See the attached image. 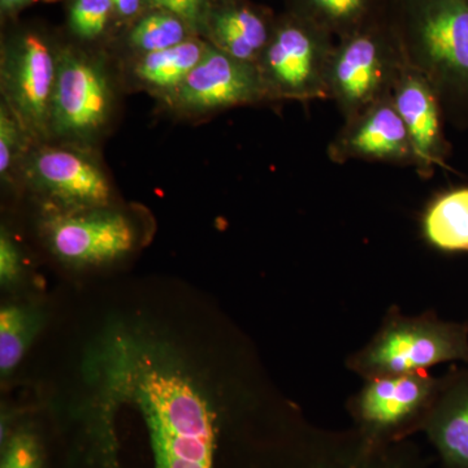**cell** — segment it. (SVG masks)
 I'll list each match as a JSON object with an SVG mask.
<instances>
[{"instance_id": "26", "label": "cell", "mask_w": 468, "mask_h": 468, "mask_svg": "<svg viewBox=\"0 0 468 468\" xmlns=\"http://www.w3.org/2000/svg\"><path fill=\"white\" fill-rule=\"evenodd\" d=\"M144 0H112L113 8L120 16L133 17L140 12Z\"/></svg>"}, {"instance_id": "18", "label": "cell", "mask_w": 468, "mask_h": 468, "mask_svg": "<svg viewBox=\"0 0 468 468\" xmlns=\"http://www.w3.org/2000/svg\"><path fill=\"white\" fill-rule=\"evenodd\" d=\"M36 326V315L27 307L8 304L0 310V371L3 377H7L20 363Z\"/></svg>"}, {"instance_id": "24", "label": "cell", "mask_w": 468, "mask_h": 468, "mask_svg": "<svg viewBox=\"0 0 468 468\" xmlns=\"http://www.w3.org/2000/svg\"><path fill=\"white\" fill-rule=\"evenodd\" d=\"M151 8L169 12L189 27H198L207 20L211 0H144Z\"/></svg>"}, {"instance_id": "22", "label": "cell", "mask_w": 468, "mask_h": 468, "mask_svg": "<svg viewBox=\"0 0 468 468\" xmlns=\"http://www.w3.org/2000/svg\"><path fill=\"white\" fill-rule=\"evenodd\" d=\"M113 9L112 0H73L69 12L70 29L86 41L95 39L106 29Z\"/></svg>"}, {"instance_id": "11", "label": "cell", "mask_w": 468, "mask_h": 468, "mask_svg": "<svg viewBox=\"0 0 468 468\" xmlns=\"http://www.w3.org/2000/svg\"><path fill=\"white\" fill-rule=\"evenodd\" d=\"M52 251L76 264H98L122 257L133 249L134 228L125 215L104 211H63L46 220Z\"/></svg>"}, {"instance_id": "27", "label": "cell", "mask_w": 468, "mask_h": 468, "mask_svg": "<svg viewBox=\"0 0 468 468\" xmlns=\"http://www.w3.org/2000/svg\"><path fill=\"white\" fill-rule=\"evenodd\" d=\"M29 2H32V0H0L2 8L5 11H12V9L23 7V5H27Z\"/></svg>"}, {"instance_id": "21", "label": "cell", "mask_w": 468, "mask_h": 468, "mask_svg": "<svg viewBox=\"0 0 468 468\" xmlns=\"http://www.w3.org/2000/svg\"><path fill=\"white\" fill-rule=\"evenodd\" d=\"M14 111L2 101L0 104V176L8 180L15 168H20L27 151L34 146Z\"/></svg>"}, {"instance_id": "13", "label": "cell", "mask_w": 468, "mask_h": 468, "mask_svg": "<svg viewBox=\"0 0 468 468\" xmlns=\"http://www.w3.org/2000/svg\"><path fill=\"white\" fill-rule=\"evenodd\" d=\"M328 156L338 165L359 159L414 167L408 131L392 95L347 119L329 144Z\"/></svg>"}, {"instance_id": "6", "label": "cell", "mask_w": 468, "mask_h": 468, "mask_svg": "<svg viewBox=\"0 0 468 468\" xmlns=\"http://www.w3.org/2000/svg\"><path fill=\"white\" fill-rule=\"evenodd\" d=\"M442 381L428 372L366 380L347 409L365 441L383 445L424 430Z\"/></svg>"}, {"instance_id": "25", "label": "cell", "mask_w": 468, "mask_h": 468, "mask_svg": "<svg viewBox=\"0 0 468 468\" xmlns=\"http://www.w3.org/2000/svg\"><path fill=\"white\" fill-rule=\"evenodd\" d=\"M21 258L16 243L12 241L7 232L2 230L0 236V279L3 284L14 282L20 273Z\"/></svg>"}, {"instance_id": "7", "label": "cell", "mask_w": 468, "mask_h": 468, "mask_svg": "<svg viewBox=\"0 0 468 468\" xmlns=\"http://www.w3.org/2000/svg\"><path fill=\"white\" fill-rule=\"evenodd\" d=\"M401 45L375 29L343 37L332 55L328 95L345 120L392 95L403 63Z\"/></svg>"}, {"instance_id": "17", "label": "cell", "mask_w": 468, "mask_h": 468, "mask_svg": "<svg viewBox=\"0 0 468 468\" xmlns=\"http://www.w3.org/2000/svg\"><path fill=\"white\" fill-rule=\"evenodd\" d=\"M421 233L436 250L468 254V185L446 190L428 203Z\"/></svg>"}, {"instance_id": "15", "label": "cell", "mask_w": 468, "mask_h": 468, "mask_svg": "<svg viewBox=\"0 0 468 468\" xmlns=\"http://www.w3.org/2000/svg\"><path fill=\"white\" fill-rule=\"evenodd\" d=\"M205 24L214 48L245 63L257 64L272 36L266 18L242 5L209 12Z\"/></svg>"}, {"instance_id": "3", "label": "cell", "mask_w": 468, "mask_h": 468, "mask_svg": "<svg viewBox=\"0 0 468 468\" xmlns=\"http://www.w3.org/2000/svg\"><path fill=\"white\" fill-rule=\"evenodd\" d=\"M449 362L468 365V323L440 319L435 311L408 316L392 306L374 337L351 354L346 366L366 381L428 372Z\"/></svg>"}, {"instance_id": "5", "label": "cell", "mask_w": 468, "mask_h": 468, "mask_svg": "<svg viewBox=\"0 0 468 468\" xmlns=\"http://www.w3.org/2000/svg\"><path fill=\"white\" fill-rule=\"evenodd\" d=\"M113 106L112 82L100 60L73 51L58 54L51 140L86 149L106 131Z\"/></svg>"}, {"instance_id": "20", "label": "cell", "mask_w": 468, "mask_h": 468, "mask_svg": "<svg viewBox=\"0 0 468 468\" xmlns=\"http://www.w3.org/2000/svg\"><path fill=\"white\" fill-rule=\"evenodd\" d=\"M309 17L326 32L343 37L360 29L367 16L369 0H303Z\"/></svg>"}, {"instance_id": "1", "label": "cell", "mask_w": 468, "mask_h": 468, "mask_svg": "<svg viewBox=\"0 0 468 468\" xmlns=\"http://www.w3.org/2000/svg\"><path fill=\"white\" fill-rule=\"evenodd\" d=\"M104 369L111 389L143 412L155 468H214V419L189 378L129 344L107 353Z\"/></svg>"}, {"instance_id": "4", "label": "cell", "mask_w": 468, "mask_h": 468, "mask_svg": "<svg viewBox=\"0 0 468 468\" xmlns=\"http://www.w3.org/2000/svg\"><path fill=\"white\" fill-rule=\"evenodd\" d=\"M335 48L329 33L307 18L277 27L257 63L268 100H328Z\"/></svg>"}, {"instance_id": "2", "label": "cell", "mask_w": 468, "mask_h": 468, "mask_svg": "<svg viewBox=\"0 0 468 468\" xmlns=\"http://www.w3.org/2000/svg\"><path fill=\"white\" fill-rule=\"evenodd\" d=\"M399 45L435 86L443 112L467 128L468 0H406Z\"/></svg>"}, {"instance_id": "23", "label": "cell", "mask_w": 468, "mask_h": 468, "mask_svg": "<svg viewBox=\"0 0 468 468\" xmlns=\"http://www.w3.org/2000/svg\"><path fill=\"white\" fill-rule=\"evenodd\" d=\"M39 463L41 457L36 437L21 431L8 442L0 468H39Z\"/></svg>"}, {"instance_id": "16", "label": "cell", "mask_w": 468, "mask_h": 468, "mask_svg": "<svg viewBox=\"0 0 468 468\" xmlns=\"http://www.w3.org/2000/svg\"><path fill=\"white\" fill-rule=\"evenodd\" d=\"M209 45L186 39L165 50L140 55L132 68L134 81L163 100L178 88L205 57Z\"/></svg>"}, {"instance_id": "19", "label": "cell", "mask_w": 468, "mask_h": 468, "mask_svg": "<svg viewBox=\"0 0 468 468\" xmlns=\"http://www.w3.org/2000/svg\"><path fill=\"white\" fill-rule=\"evenodd\" d=\"M187 27L180 17L155 9L135 24L129 34V45L141 55L165 50L189 39Z\"/></svg>"}, {"instance_id": "10", "label": "cell", "mask_w": 468, "mask_h": 468, "mask_svg": "<svg viewBox=\"0 0 468 468\" xmlns=\"http://www.w3.org/2000/svg\"><path fill=\"white\" fill-rule=\"evenodd\" d=\"M266 100L257 64L237 60L212 45L183 84L165 98L176 112L192 117Z\"/></svg>"}, {"instance_id": "9", "label": "cell", "mask_w": 468, "mask_h": 468, "mask_svg": "<svg viewBox=\"0 0 468 468\" xmlns=\"http://www.w3.org/2000/svg\"><path fill=\"white\" fill-rule=\"evenodd\" d=\"M18 171L36 192L73 211L104 208L112 201L109 176L81 147L34 144Z\"/></svg>"}, {"instance_id": "14", "label": "cell", "mask_w": 468, "mask_h": 468, "mask_svg": "<svg viewBox=\"0 0 468 468\" xmlns=\"http://www.w3.org/2000/svg\"><path fill=\"white\" fill-rule=\"evenodd\" d=\"M424 430L445 468H468V365L443 375Z\"/></svg>"}, {"instance_id": "12", "label": "cell", "mask_w": 468, "mask_h": 468, "mask_svg": "<svg viewBox=\"0 0 468 468\" xmlns=\"http://www.w3.org/2000/svg\"><path fill=\"white\" fill-rule=\"evenodd\" d=\"M392 100L408 131L414 167L421 178L432 177L436 168H446L449 155V144L443 133V109L435 86L403 58Z\"/></svg>"}, {"instance_id": "8", "label": "cell", "mask_w": 468, "mask_h": 468, "mask_svg": "<svg viewBox=\"0 0 468 468\" xmlns=\"http://www.w3.org/2000/svg\"><path fill=\"white\" fill-rule=\"evenodd\" d=\"M58 63V54L37 33L24 34L3 51V101L14 111L36 144L51 140V104Z\"/></svg>"}]
</instances>
